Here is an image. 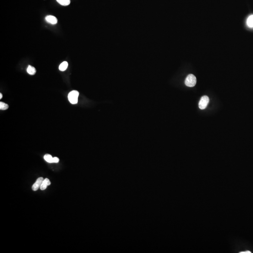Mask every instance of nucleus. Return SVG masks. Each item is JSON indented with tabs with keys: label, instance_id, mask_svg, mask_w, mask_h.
<instances>
[{
	"label": "nucleus",
	"instance_id": "6",
	"mask_svg": "<svg viewBox=\"0 0 253 253\" xmlns=\"http://www.w3.org/2000/svg\"><path fill=\"white\" fill-rule=\"evenodd\" d=\"M50 184H51V182H50V181L48 179L46 178L43 181L42 184L41 185L40 188H41V190H44L47 188V186H49Z\"/></svg>",
	"mask_w": 253,
	"mask_h": 253
},
{
	"label": "nucleus",
	"instance_id": "12",
	"mask_svg": "<svg viewBox=\"0 0 253 253\" xmlns=\"http://www.w3.org/2000/svg\"><path fill=\"white\" fill-rule=\"evenodd\" d=\"M9 108V106L8 104L4 103L3 102H0V109L2 110H5L8 109Z\"/></svg>",
	"mask_w": 253,
	"mask_h": 253
},
{
	"label": "nucleus",
	"instance_id": "4",
	"mask_svg": "<svg viewBox=\"0 0 253 253\" xmlns=\"http://www.w3.org/2000/svg\"><path fill=\"white\" fill-rule=\"evenodd\" d=\"M44 180L42 177L38 178L36 181L35 182L34 184L33 185L32 187V189L33 191H37V189L41 187V185L42 184L43 181Z\"/></svg>",
	"mask_w": 253,
	"mask_h": 253
},
{
	"label": "nucleus",
	"instance_id": "3",
	"mask_svg": "<svg viewBox=\"0 0 253 253\" xmlns=\"http://www.w3.org/2000/svg\"><path fill=\"white\" fill-rule=\"evenodd\" d=\"M209 102V98L207 96H203L201 98L199 103V107L201 109H204Z\"/></svg>",
	"mask_w": 253,
	"mask_h": 253
},
{
	"label": "nucleus",
	"instance_id": "11",
	"mask_svg": "<svg viewBox=\"0 0 253 253\" xmlns=\"http://www.w3.org/2000/svg\"><path fill=\"white\" fill-rule=\"evenodd\" d=\"M44 159L47 162L53 163V158L50 154H46L44 157Z\"/></svg>",
	"mask_w": 253,
	"mask_h": 253
},
{
	"label": "nucleus",
	"instance_id": "2",
	"mask_svg": "<svg viewBox=\"0 0 253 253\" xmlns=\"http://www.w3.org/2000/svg\"><path fill=\"white\" fill-rule=\"evenodd\" d=\"M79 92L77 91H72L69 93L68 99L69 101L72 104H76L78 102Z\"/></svg>",
	"mask_w": 253,
	"mask_h": 253
},
{
	"label": "nucleus",
	"instance_id": "1",
	"mask_svg": "<svg viewBox=\"0 0 253 253\" xmlns=\"http://www.w3.org/2000/svg\"><path fill=\"white\" fill-rule=\"evenodd\" d=\"M185 83L186 86L188 87H194L197 83L196 77L193 74H189L187 75L186 78Z\"/></svg>",
	"mask_w": 253,
	"mask_h": 253
},
{
	"label": "nucleus",
	"instance_id": "9",
	"mask_svg": "<svg viewBox=\"0 0 253 253\" xmlns=\"http://www.w3.org/2000/svg\"><path fill=\"white\" fill-rule=\"evenodd\" d=\"M27 71L28 72V74L31 75H34L36 72V70L34 67L29 65L28 66L27 69Z\"/></svg>",
	"mask_w": 253,
	"mask_h": 253
},
{
	"label": "nucleus",
	"instance_id": "10",
	"mask_svg": "<svg viewBox=\"0 0 253 253\" xmlns=\"http://www.w3.org/2000/svg\"><path fill=\"white\" fill-rule=\"evenodd\" d=\"M57 2L63 6H68L70 3V0H56Z\"/></svg>",
	"mask_w": 253,
	"mask_h": 253
},
{
	"label": "nucleus",
	"instance_id": "14",
	"mask_svg": "<svg viewBox=\"0 0 253 253\" xmlns=\"http://www.w3.org/2000/svg\"><path fill=\"white\" fill-rule=\"evenodd\" d=\"M2 98H3V94L1 93H0V99H2Z\"/></svg>",
	"mask_w": 253,
	"mask_h": 253
},
{
	"label": "nucleus",
	"instance_id": "5",
	"mask_svg": "<svg viewBox=\"0 0 253 253\" xmlns=\"http://www.w3.org/2000/svg\"><path fill=\"white\" fill-rule=\"evenodd\" d=\"M46 20L48 23L52 25H55L57 23L58 20L56 17L53 16H47L46 17Z\"/></svg>",
	"mask_w": 253,
	"mask_h": 253
},
{
	"label": "nucleus",
	"instance_id": "8",
	"mask_svg": "<svg viewBox=\"0 0 253 253\" xmlns=\"http://www.w3.org/2000/svg\"><path fill=\"white\" fill-rule=\"evenodd\" d=\"M68 67V63L67 62H63L59 66V69L60 71H64L66 70Z\"/></svg>",
	"mask_w": 253,
	"mask_h": 253
},
{
	"label": "nucleus",
	"instance_id": "7",
	"mask_svg": "<svg viewBox=\"0 0 253 253\" xmlns=\"http://www.w3.org/2000/svg\"><path fill=\"white\" fill-rule=\"evenodd\" d=\"M247 25L249 28H253V15H250L247 19Z\"/></svg>",
	"mask_w": 253,
	"mask_h": 253
},
{
	"label": "nucleus",
	"instance_id": "13",
	"mask_svg": "<svg viewBox=\"0 0 253 253\" xmlns=\"http://www.w3.org/2000/svg\"><path fill=\"white\" fill-rule=\"evenodd\" d=\"M59 162V159L57 157L53 158V163H58Z\"/></svg>",
	"mask_w": 253,
	"mask_h": 253
}]
</instances>
